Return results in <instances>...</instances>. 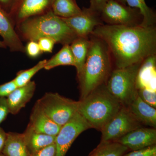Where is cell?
<instances>
[{
  "label": "cell",
  "instance_id": "1",
  "mask_svg": "<svg viewBox=\"0 0 156 156\" xmlns=\"http://www.w3.org/2000/svg\"><path fill=\"white\" fill-rule=\"evenodd\" d=\"M91 35L107 45L115 69L127 67L156 55L155 26L143 27L103 24L95 27Z\"/></svg>",
  "mask_w": 156,
  "mask_h": 156
},
{
  "label": "cell",
  "instance_id": "2",
  "mask_svg": "<svg viewBox=\"0 0 156 156\" xmlns=\"http://www.w3.org/2000/svg\"><path fill=\"white\" fill-rule=\"evenodd\" d=\"M90 44L83 71L78 78L80 99L93 89L106 84L112 71V58L106 44L92 35L89 36Z\"/></svg>",
  "mask_w": 156,
  "mask_h": 156
},
{
  "label": "cell",
  "instance_id": "3",
  "mask_svg": "<svg viewBox=\"0 0 156 156\" xmlns=\"http://www.w3.org/2000/svg\"><path fill=\"white\" fill-rule=\"evenodd\" d=\"M20 39L37 41L42 37L53 39L58 44L70 45L77 35L61 17L50 11L42 15L30 17L15 27Z\"/></svg>",
  "mask_w": 156,
  "mask_h": 156
},
{
  "label": "cell",
  "instance_id": "4",
  "mask_svg": "<svg viewBox=\"0 0 156 156\" xmlns=\"http://www.w3.org/2000/svg\"><path fill=\"white\" fill-rule=\"evenodd\" d=\"M123 106L104 84L79 101L78 112L91 128L101 131Z\"/></svg>",
  "mask_w": 156,
  "mask_h": 156
},
{
  "label": "cell",
  "instance_id": "5",
  "mask_svg": "<svg viewBox=\"0 0 156 156\" xmlns=\"http://www.w3.org/2000/svg\"><path fill=\"white\" fill-rule=\"evenodd\" d=\"M142 62L113 70L105 84L108 91L123 106H128L137 96L136 77Z\"/></svg>",
  "mask_w": 156,
  "mask_h": 156
},
{
  "label": "cell",
  "instance_id": "6",
  "mask_svg": "<svg viewBox=\"0 0 156 156\" xmlns=\"http://www.w3.org/2000/svg\"><path fill=\"white\" fill-rule=\"evenodd\" d=\"M37 103L51 120L62 126L78 112L79 101L48 92L37 101Z\"/></svg>",
  "mask_w": 156,
  "mask_h": 156
},
{
  "label": "cell",
  "instance_id": "7",
  "mask_svg": "<svg viewBox=\"0 0 156 156\" xmlns=\"http://www.w3.org/2000/svg\"><path fill=\"white\" fill-rule=\"evenodd\" d=\"M101 20L110 25L138 26L143 16L138 9L131 8L116 0H109L100 13Z\"/></svg>",
  "mask_w": 156,
  "mask_h": 156
},
{
  "label": "cell",
  "instance_id": "8",
  "mask_svg": "<svg viewBox=\"0 0 156 156\" xmlns=\"http://www.w3.org/2000/svg\"><path fill=\"white\" fill-rule=\"evenodd\" d=\"M142 127L128 108L123 106L101 129V142L115 141L131 131Z\"/></svg>",
  "mask_w": 156,
  "mask_h": 156
},
{
  "label": "cell",
  "instance_id": "9",
  "mask_svg": "<svg viewBox=\"0 0 156 156\" xmlns=\"http://www.w3.org/2000/svg\"><path fill=\"white\" fill-rule=\"evenodd\" d=\"M91 128L78 112L64 126L56 135V156H65L76 138L83 131Z\"/></svg>",
  "mask_w": 156,
  "mask_h": 156
},
{
  "label": "cell",
  "instance_id": "10",
  "mask_svg": "<svg viewBox=\"0 0 156 156\" xmlns=\"http://www.w3.org/2000/svg\"><path fill=\"white\" fill-rule=\"evenodd\" d=\"M53 0H15L9 12L15 27L30 17L51 11Z\"/></svg>",
  "mask_w": 156,
  "mask_h": 156
},
{
  "label": "cell",
  "instance_id": "11",
  "mask_svg": "<svg viewBox=\"0 0 156 156\" xmlns=\"http://www.w3.org/2000/svg\"><path fill=\"white\" fill-rule=\"evenodd\" d=\"M61 18L78 37H88L95 27L104 24L100 14L89 8H83L80 14L74 17Z\"/></svg>",
  "mask_w": 156,
  "mask_h": 156
},
{
  "label": "cell",
  "instance_id": "12",
  "mask_svg": "<svg viewBox=\"0 0 156 156\" xmlns=\"http://www.w3.org/2000/svg\"><path fill=\"white\" fill-rule=\"evenodd\" d=\"M114 141L125 146L129 150L141 149L156 145V129L151 127H140L131 131Z\"/></svg>",
  "mask_w": 156,
  "mask_h": 156
},
{
  "label": "cell",
  "instance_id": "13",
  "mask_svg": "<svg viewBox=\"0 0 156 156\" xmlns=\"http://www.w3.org/2000/svg\"><path fill=\"white\" fill-rule=\"evenodd\" d=\"M0 36L11 52L25 53V47L17 34L10 15L0 6Z\"/></svg>",
  "mask_w": 156,
  "mask_h": 156
},
{
  "label": "cell",
  "instance_id": "14",
  "mask_svg": "<svg viewBox=\"0 0 156 156\" xmlns=\"http://www.w3.org/2000/svg\"><path fill=\"white\" fill-rule=\"evenodd\" d=\"M28 125L36 132L54 136H56L62 127L51 120L37 102L32 110Z\"/></svg>",
  "mask_w": 156,
  "mask_h": 156
},
{
  "label": "cell",
  "instance_id": "15",
  "mask_svg": "<svg viewBox=\"0 0 156 156\" xmlns=\"http://www.w3.org/2000/svg\"><path fill=\"white\" fill-rule=\"evenodd\" d=\"M36 89L34 81H31L22 87H17L7 98L9 113L16 115L33 97Z\"/></svg>",
  "mask_w": 156,
  "mask_h": 156
},
{
  "label": "cell",
  "instance_id": "16",
  "mask_svg": "<svg viewBox=\"0 0 156 156\" xmlns=\"http://www.w3.org/2000/svg\"><path fill=\"white\" fill-rule=\"evenodd\" d=\"M156 55L145 58L140 67L136 79L137 90L141 89L156 91Z\"/></svg>",
  "mask_w": 156,
  "mask_h": 156
},
{
  "label": "cell",
  "instance_id": "17",
  "mask_svg": "<svg viewBox=\"0 0 156 156\" xmlns=\"http://www.w3.org/2000/svg\"><path fill=\"white\" fill-rule=\"evenodd\" d=\"M127 107L141 125L156 128V108L146 103L138 95Z\"/></svg>",
  "mask_w": 156,
  "mask_h": 156
},
{
  "label": "cell",
  "instance_id": "18",
  "mask_svg": "<svg viewBox=\"0 0 156 156\" xmlns=\"http://www.w3.org/2000/svg\"><path fill=\"white\" fill-rule=\"evenodd\" d=\"M23 134L31 155L56 142V136L36 132L28 125Z\"/></svg>",
  "mask_w": 156,
  "mask_h": 156
},
{
  "label": "cell",
  "instance_id": "19",
  "mask_svg": "<svg viewBox=\"0 0 156 156\" xmlns=\"http://www.w3.org/2000/svg\"><path fill=\"white\" fill-rule=\"evenodd\" d=\"M2 153L5 156H31L23 134L17 132L7 133V139Z\"/></svg>",
  "mask_w": 156,
  "mask_h": 156
},
{
  "label": "cell",
  "instance_id": "20",
  "mask_svg": "<svg viewBox=\"0 0 156 156\" xmlns=\"http://www.w3.org/2000/svg\"><path fill=\"white\" fill-rule=\"evenodd\" d=\"M90 40L88 37H78L70 44L75 61V67L77 71V76L83 71L87 59Z\"/></svg>",
  "mask_w": 156,
  "mask_h": 156
},
{
  "label": "cell",
  "instance_id": "21",
  "mask_svg": "<svg viewBox=\"0 0 156 156\" xmlns=\"http://www.w3.org/2000/svg\"><path fill=\"white\" fill-rule=\"evenodd\" d=\"M51 11L58 17L69 18L80 14L82 9L76 0H53Z\"/></svg>",
  "mask_w": 156,
  "mask_h": 156
},
{
  "label": "cell",
  "instance_id": "22",
  "mask_svg": "<svg viewBox=\"0 0 156 156\" xmlns=\"http://www.w3.org/2000/svg\"><path fill=\"white\" fill-rule=\"evenodd\" d=\"M131 8L138 9L143 16L140 26L143 27L155 26L156 15L153 10L147 5L145 0H116Z\"/></svg>",
  "mask_w": 156,
  "mask_h": 156
},
{
  "label": "cell",
  "instance_id": "23",
  "mask_svg": "<svg viewBox=\"0 0 156 156\" xmlns=\"http://www.w3.org/2000/svg\"><path fill=\"white\" fill-rule=\"evenodd\" d=\"M129 149L116 141L100 142L88 156H123Z\"/></svg>",
  "mask_w": 156,
  "mask_h": 156
},
{
  "label": "cell",
  "instance_id": "24",
  "mask_svg": "<svg viewBox=\"0 0 156 156\" xmlns=\"http://www.w3.org/2000/svg\"><path fill=\"white\" fill-rule=\"evenodd\" d=\"M61 66H75V61L70 45H63L62 48L45 64V69L50 70Z\"/></svg>",
  "mask_w": 156,
  "mask_h": 156
},
{
  "label": "cell",
  "instance_id": "25",
  "mask_svg": "<svg viewBox=\"0 0 156 156\" xmlns=\"http://www.w3.org/2000/svg\"><path fill=\"white\" fill-rule=\"evenodd\" d=\"M47 61L46 59L41 60L34 67L29 69L23 70L17 73L16 77L14 79L17 87H22L29 83L37 73L44 69Z\"/></svg>",
  "mask_w": 156,
  "mask_h": 156
},
{
  "label": "cell",
  "instance_id": "26",
  "mask_svg": "<svg viewBox=\"0 0 156 156\" xmlns=\"http://www.w3.org/2000/svg\"><path fill=\"white\" fill-rule=\"evenodd\" d=\"M137 95L146 103L152 107H156V92L146 89L137 90Z\"/></svg>",
  "mask_w": 156,
  "mask_h": 156
},
{
  "label": "cell",
  "instance_id": "27",
  "mask_svg": "<svg viewBox=\"0 0 156 156\" xmlns=\"http://www.w3.org/2000/svg\"><path fill=\"white\" fill-rule=\"evenodd\" d=\"M25 53L29 57L31 58H36L42 54L37 42L30 41L25 47Z\"/></svg>",
  "mask_w": 156,
  "mask_h": 156
},
{
  "label": "cell",
  "instance_id": "28",
  "mask_svg": "<svg viewBox=\"0 0 156 156\" xmlns=\"http://www.w3.org/2000/svg\"><path fill=\"white\" fill-rule=\"evenodd\" d=\"M38 44L42 53H52L56 42L53 39L42 37L38 40Z\"/></svg>",
  "mask_w": 156,
  "mask_h": 156
},
{
  "label": "cell",
  "instance_id": "29",
  "mask_svg": "<svg viewBox=\"0 0 156 156\" xmlns=\"http://www.w3.org/2000/svg\"><path fill=\"white\" fill-rule=\"evenodd\" d=\"M156 154V146L154 145L148 147L132 151L131 152L125 154L123 156H151Z\"/></svg>",
  "mask_w": 156,
  "mask_h": 156
},
{
  "label": "cell",
  "instance_id": "30",
  "mask_svg": "<svg viewBox=\"0 0 156 156\" xmlns=\"http://www.w3.org/2000/svg\"><path fill=\"white\" fill-rule=\"evenodd\" d=\"M17 88L14 80L0 85V97L7 98Z\"/></svg>",
  "mask_w": 156,
  "mask_h": 156
},
{
  "label": "cell",
  "instance_id": "31",
  "mask_svg": "<svg viewBox=\"0 0 156 156\" xmlns=\"http://www.w3.org/2000/svg\"><path fill=\"white\" fill-rule=\"evenodd\" d=\"M56 148L55 143L46 147L31 156H56Z\"/></svg>",
  "mask_w": 156,
  "mask_h": 156
},
{
  "label": "cell",
  "instance_id": "32",
  "mask_svg": "<svg viewBox=\"0 0 156 156\" xmlns=\"http://www.w3.org/2000/svg\"><path fill=\"white\" fill-rule=\"evenodd\" d=\"M9 113V106L6 97H0V124L7 118Z\"/></svg>",
  "mask_w": 156,
  "mask_h": 156
},
{
  "label": "cell",
  "instance_id": "33",
  "mask_svg": "<svg viewBox=\"0 0 156 156\" xmlns=\"http://www.w3.org/2000/svg\"><path fill=\"white\" fill-rule=\"evenodd\" d=\"M109 0H90L89 9L100 14L101 11Z\"/></svg>",
  "mask_w": 156,
  "mask_h": 156
},
{
  "label": "cell",
  "instance_id": "34",
  "mask_svg": "<svg viewBox=\"0 0 156 156\" xmlns=\"http://www.w3.org/2000/svg\"><path fill=\"white\" fill-rule=\"evenodd\" d=\"M15 2V0H0V6L9 14Z\"/></svg>",
  "mask_w": 156,
  "mask_h": 156
},
{
  "label": "cell",
  "instance_id": "35",
  "mask_svg": "<svg viewBox=\"0 0 156 156\" xmlns=\"http://www.w3.org/2000/svg\"><path fill=\"white\" fill-rule=\"evenodd\" d=\"M7 133L0 127V153L2 152L7 139Z\"/></svg>",
  "mask_w": 156,
  "mask_h": 156
},
{
  "label": "cell",
  "instance_id": "36",
  "mask_svg": "<svg viewBox=\"0 0 156 156\" xmlns=\"http://www.w3.org/2000/svg\"><path fill=\"white\" fill-rule=\"evenodd\" d=\"M7 48V47H6V45L5 44L4 42L0 41V48Z\"/></svg>",
  "mask_w": 156,
  "mask_h": 156
},
{
  "label": "cell",
  "instance_id": "37",
  "mask_svg": "<svg viewBox=\"0 0 156 156\" xmlns=\"http://www.w3.org/2000/svg\"><path fill=\"white\" fill-rule=\"evenodd\" d=\"M0 156H5L2 153H0Z\"/></svg>",
  "mask_w": 156,
  "mask_h": 156
},
{
  "label": "cell",
  "instance_id": "38",
  "mask_svg": "<svg viewBox=\"0 0 156 156\" xmlns=\"http://www.w3.org/2000/svg\"><path fill=\"white\" fill-rule=\"evenodd\" d=\"M151 156H156V154H154L152 155Z\"/></svg>",
  "mask_w": 156,
  "mask_h": 156
}]
</instances>
